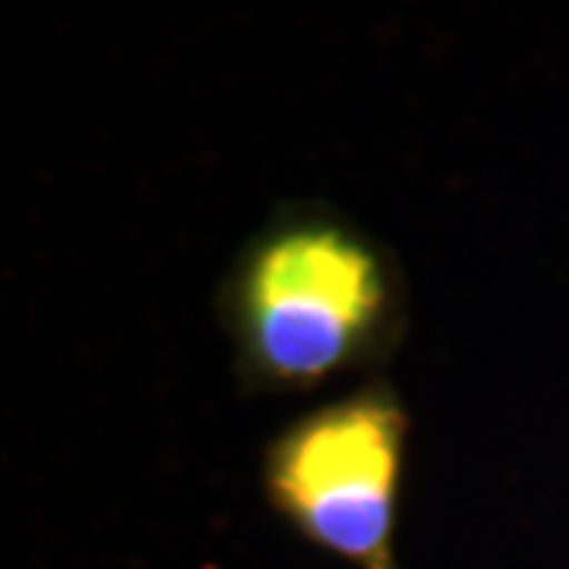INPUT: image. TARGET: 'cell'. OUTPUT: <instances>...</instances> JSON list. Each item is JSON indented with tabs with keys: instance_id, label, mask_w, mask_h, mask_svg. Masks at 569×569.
I'll use <instances>...</instances> for the list:
<instances>
[{
	"instance_id": "obj_1",
	"label": "cell",
	"mask_w": 569,
	"mask_h": 569,
	"mask_svg": "<svg viewBox=\"0 0 569 569\" xmlns=\"http://www.w3.org/2000/svg\"><path fill=\"white\" fill-rule=\"evenodd\" d=\"M392 301L377 247L336 219L298 216L247 250L228 288V320L260 383L313 389L387 342Z\"/></svg>"
},
{
	"instance_id": "obj_2",
	"label": "cell",
	"mask_w": 569,
	"mask_h": 569,
	"mask_svg": "<svg viewBox=\"0 0 569 569\" xmlns=\"http://www.w3.org/2000/svg\"><path fill=\"white\" fill-rule=\"evenodd\" d=\"M408 421L389 389H358L282 430L266 493L310 545L358 569H399L396 507Z\"/></svg>"
}]
</instances>
